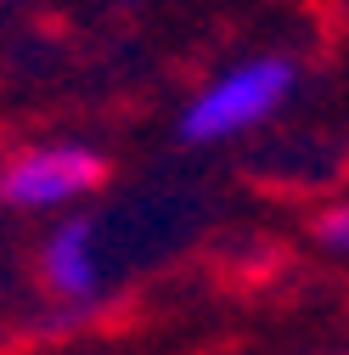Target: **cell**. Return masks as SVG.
<instances>
[{"mask_svg":"<svg viewBox=\"0 0 349 355\" xmlns=\"http://www.w3.org/2000/svg\"><path fill=\"white\" fill-rule=\"evenodd\" d=\"M298 85V68L293 57L271 51V57H248L226 73H214L203 91L181 107V141L186 147H220V141H237L248 130H259L265 119H276Z\"/></svg>","mask_w":349,"mask_h":355,"instance_id":"cell-1","label":"cell"},{"mask_svg":"<svg viewBox=\"0 0 349 355\" xmlns=\"http://www.w3.org/2000/svg\"><path fill=\"white\" fill-rule=\"evenodd\" d=\"M107 181V158L84 141H39L23 147L0 164V203H12L23 214L68 209L84 192H96Z\"/></svg>","mask_w":349,"mask_h":355,"instance_id":"cell-2","label":"cell"},{"mask_svg":"<svg viewBox=\"0 0 349 355\" xmlns=\"http://www.w3.org/2000/svg\"><path fill=\"white\" fill-rule=\"evenodd\" d=\"M39 282L62 304H91L102 293V254H96V226L91 220H62L39 243Z\"/></svg>","mask_w":349,"mask_h":355,"instance_id":"cell-3","label":"cell"},{"mask_svg":"<svg viewBox=\"0 0 349 355\" xmlns=\"http://www.w3.org/2000/svg\"><path fill=\"white\" fill-rule=\"evenodd\" d=\"M310 237H316L327 254H349V198H343V203H327V209L316 214Z\"/></svg>","mask_w":349,"mask_h":355,"instance_id":"cell-4","label":"cell"}]
</instances>
